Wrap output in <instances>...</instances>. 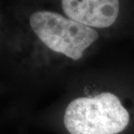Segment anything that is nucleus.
I'll use <instances>...</instances> for the list:
<instances>
[{"label": "nucleus", "mask_w": 134, "mask_h": 134, "mask_svg": "<svg viewBox=\"0 0 134 134\" xmlns=\"http://www.w3.org/2000/svg\"><path fill=\"white\" fill-rule=\"evenodd\" d=\"M131 116L120 98L111 92L77 97L64 112V126L69 134H119Z\"/></svg>", "instance_id": "obj_1"}, {"label": "nucleus", "mask_w": 134, "mask_h": 134, "mask_svg": "<svg viewBox=\"0 0 134 134\" xmlns=\"http://www.w3.org/2000/svg\"><path fill=\"white\" fill-rule=\"evenodd\" d=\"M68 18L93 29H105L114 24L119 13V0H62Z\"/></svg>", "instance_id": "obj_3"}, {"label": "nucleus", "mask_w": 134, "mask_h": 134, "mask_svg": "<svg viewBox=\"0 0 134 134\" xmlns=\"http://www.w3.org/2000/svg\"><path fill=\"white\" fill-rule=\"evenodd\" d=\"M30 25L48 48L73 61L81 59L99 38L96 30L54 11L34 12L30 18Z\"/></svg>", "instance_id": "obj_2"}]
</instances>
